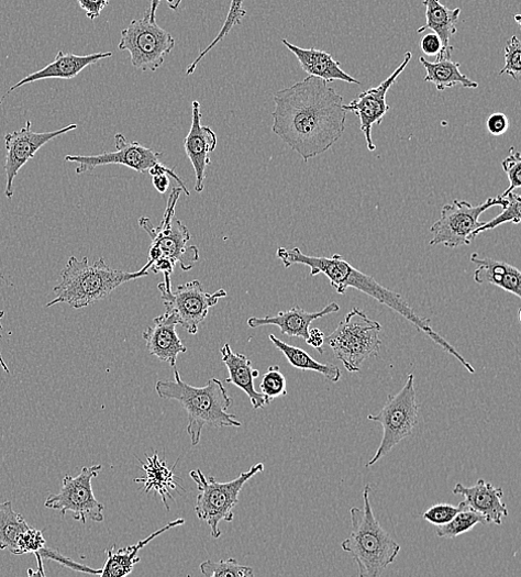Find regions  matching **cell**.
<instances>
[{"mask_svg":"<svg viewBox=\"0 0 521 577\" xmlns=\"http://www.w3.org/2000/svg\"><path fill=\"white\" fill-rule=\"evenodd\" d=\"M274 102L273 133L304 163L331 151L345 133L344 97L321 78L278 90Z\"/></svg>","mask_w":521,"mask_h":577,"instance_id":"6da1fadb","label":"cell"},{"mask_svg":"<svg viewBox=\"0 0 521 577\" xmlns=\"http://www.w3.org/2000/svg\"><path fill=\"white\" fill-rule=\"evenodd\" d=\"M277 258L286 269L293 265H301L310 268L311 277L325 275L330 279L331 286L340 295H345L348 288H354L372 297L403 317L417 330L428 334L444 352L455 357L469 374L474 375L476 373L474 367L454 346L432 328L430 319L417 314L399 293L385 288L372 276L357 270L344 257L340 255H334L331 258L311 257L302 254L299 248L287 249L280 247L277 251Z\"/></svg>","mask_w":521,"mask_h":577,"instance_id":"7a4b0ae2","label":"cell"},{"mask_svg":"<svg viewBox=\"0 0 521 577\" xmlns=\"http://www.w3.org/2000/svg\"><path fill=\"white\" fill-rule=\"evenodd\" d=\"M174 374V380H163L156 384V392L164 400L179 402L187 412V433L192 445L199 444L206 425L242 426L237 417L228 412L233 401L223 381L212 379L204 387L195 388L181 380L176 367Z\"/></svg>","mask_w":521,"mask_h":577,"instance_id":"3957f363","label":"cell"},{"mask_svg":"<svg viewBox=\"0 0 521 577\" xmlns=\"http://www.w3.org/2000/svg\"><path fill=\"white\" fill-rule=\"evenodd\" d=\"M149 269L147 263L137 273H124L111 268L103 258L89 265L86 257L81 260L70 257L60 273L58 286L54 288L56 298L46 307L66 303L74 309L86 308L106 299L124 284L149 276Z\"/></svg>","mask_w":521,"mask_h":577,"instance_id":"277c9868","label":"cell"},{"mask_svg":"<svg viewBox=\"0 0 521 577\" xmlns=\"http://www.w3.org/2000/svg\"><path fill=\"white\" fill-rule=\"evenodd\" d=\"M370 486L364 490V508H352V533L342 543L358 566L361 577H379L392 564L400 545L377 521L370 503Z\"/></svg>","mask_w":521,"mask_h":577,"instance_id":"5b68a950","label":"cell"},{"mask_svg":"<svg viewBox=\"0 0 521 577\" xmlns=\"http://www.w3.org/2000/svg\"><path fill=\"white\" fill-rule=\"evenodd\" d=\"M381 324L372 320L363 310L354 308L337 329L325 336L337 360L351 374H359L363 364L377 358L381 340Z\"/></svg>","mask_w":521,"mask_h":577,"instance_id":"8992f818","label":"cell"},{"mask_svg":"<svg viewBox=\"0 0 521 577\" xmlns=\"http://www.w3.org/2000/svg\"><path fill=\"white\" fill-rule=\"evenodd\" d=\"M180 188H174L164 218L158 226H154L151 219L142 217L138 221L152 240L149 248L151 266L154 263L167 260L173 265H180L181 270L189 271L199 260V251L196 246H188L190 234L187 226L176 217L175 208L181 193Z\"/></svg>","mask_w":521,"mask_h":577,"instance_id":"52a82bcc","label":"cell"},{"mask_svg":"<svg viewBox=\"0 0 521 577\" xmlns=\"http://www.w3.org/2000/svg\"><path fill=\"white\" fill-rule=\"evenodd\" d=\"M263 471L264 465L257 464L228 484L218 482L213 477L206 478L199 469L190 473V478L199 491L195 512L200 520L211 526V534L214 539L222 535L220 529L222 521L232 522L234 520V509L239 504L240 495L245 485Z\"/></svg>","mask_w":521,"mask_h":577,"instance_id":"ba28073f","label":"cell"},{"mask_svg":"<svg viewBox=\"0 0 521 577\" xmlns=\"http://www.w3.org/2000/svg\"><path fill=\"white\" fill-rule=\"evenodd\" d=\"M420 406L417 403L414 376L407 377L402 389L395 396H389L379 413L369 414L368 420L383 426V439L374 457L366 465L375 466L402 440L411 435L419 423Z\"/></svg>","mask_w":521,"mask_h":577,"instance_id":"9c48e42d","label":"cell"},{"mask_svg":"<svg viewBox=\"0 0 521 577\" xmlns=\"http://www.w3.org/2000/svg\"><path fill=\"white\" fill-rule=\"evenodd\" d=\"M506 198L498 196L473 206L465 200H454L442 208L441 218L431 226V246L444 245L448 249L469 246L476 230L484 223L479 217L495 206L505 207Z\"/></svg>","mask_w":521,"mask_h":577,"instance_id":"30bf717a","label":"cell"},{"mask_svg":"<svg viewBox=\"0 0 521 577\" xmlns=\"http://www.w3.org/2000/svg\"><path fill=\"white\" fill-rule=\"evenodd\" d=\"M175 38L151 19L134 20L122 32L119 48L131 54L132 65L142 71H156L175 47Z\"/></svg>","mask_w":521,"mask_h":577,"instance_id":"8fae6325","label":"cell"},{"mask_svg":"<svg viewBox=\"0 0 521 577\" xmlns=\"http://www.w3.org/2000/svg\"><path fill=\"white\" fill-rule=\"evenodd\" d=\"M101 470L102 466L97 465L82 468L76 478L65 476L59 493L51 495L45 507L59 511L63 518L67 512H71L73 519L82 524H86L88 520L96 523L102 522L106 506L97 501L91 487V481Z\"/></svg>","mask_w":521,"mask_h":577,"instance_id":"7c38bea8","label":"cell"},{"mask_svg":"<svg viewBox=\"0 0 521 577\" xmlns=\"http://www.w3.org/2000/svg\"><path fill=\"white\" fill-rule=\"evenodd\" d=\"M158 289L162 292L166 312L171 314L177 323L192 335L197 334L199 325L206 320L210 309L228 296L225 289L215 293L204 292L201 282L198 280L178 286L175 292L171 289H166L162 282L158 285Z\"/></svg>","mask_w":521,"mask_h":577,"instance_id":"4fadbf2b","label":"cell"},{"mask_svg":"<svg viewBox=\"0 0 521 577\" xmlns=\"http://www.w3.org/2000/svg\"><path fill=\"white\" fill-rule=\"evenodd\" d=\"M77 130V125H69L65 129L49 133H34L32 131V122L29 121L26 126L20 131L5 136L7 147V187L5 196L12 199L14 196V182L21 169L32 159L45 145L56 140L59 136L68 134Z\"/></svg>","mask_w":521,"mask_h":577,"instance_id":"5bb4252c","label":"cell"},{"mask_svg":"<svg viewBox=\"0 0 521 577\" xmlns=\"http://www.w3.org/2000/svg\"><path fill=\"white\" fill-rule=\"evenodd\" d=\"M115 145L118 149L115 153H102L97 156H66L65 162L78 164L77 175L107 165H122L145 174L163 158V154L146 148L137 142H129L122 134L115 136Z\"/></svg>","mask_w":521,"mask_h":577,"instance_id":"9a60e30c","label":"cell"},{"mask_svg":"<svg viewBox=\"0 0 521 577\" xmlns=\"http://www.w3.org/2000/svg\"><path fill=\"white\" fill-rule=\"evenodd\" d=\"M412 55L410 52L406 53L403 62L387 79H385L379 86L363 91L358 95L357 99L344 106L347 112H354L359 119L361 131L365 135L369 152L376 151V146L372 138L373 126L380 125L386 113L390 109L386 101L387 92L397 81L402 71H404Z\"/></svg>","mask_w":521,"mask_h":577,"instance_id":"2e32d148","label":"cell"},{"mask_svg":"<svg viewBox=\"0 0 521 577\" xmlns=\"http://www.w3.org/2000/svg\"><path fill=\"white\" fill-rule=\"evenodd\" d=\"M191 109V126L184 141V148L195 170V190L201 192L207 166L211 165L210 154L218 147V136L212 129L201 125L200 102L198 100L192 101Z\"/></svg>","mask_w":521,"mask_h":577,"instance_id":"e0dca14e","label":"cell"},{"mask_svg":"<svg viewBox=\"0 0 521 577\" xmlns=\"http://www.w3.org/2000/svg\"><path fill=\"white\" fill-rule=\"evenodd\" d=\"M176 319L165 312L154 319V325L148 326L143 333L149 354L162 363L175 368L178 356L186 354L187 348L177 334Z\"/></svg>","mask_w":521,"mask_h":577,"instance_id":"ac0fdd59","label":"cell"},{"mask_svg":"<svg viewBox=\"0 0 521 577\" xmlns=\"http://www.w3.org/2000/svg\"><path fill=\"white\" fill-rule=\"evenodd\" d=\"M453 493L464 497V502L472 510L483 515L488 524L501 525L502 520L508 517V509L502 500V489L495 488L483 479L478 480L473 487L457 484L453 489Z\"/></svg>","mask_w":521,"mask_h":577,"instance_id":"d6986e66","label":"cell"},{"mask_svg":"<svg viewBox=\"0 0 521 577\" xmlns=\"http://www.w3.org/2000/svg\"><path fill=\"white\" fill-rule=\"evenodd\" d=\"M340 310L341 307L336 302H332L323 310L317 312H308L300 307L295 306L290 310L280 311L273 317L250 318L248 325L254 329L265 325H276L280 329L282 334L291 337H300L306 341L312 322L339 312Z\"/></svg>","mask_w":521,"mask_h":577,"instance_id":"ffe728a7","label":"cell"},{"mask_svg":"<svg viewBox=\"0 0 521 577\" xmlns=\"http://www.w3.org/2000/svg\"><path fill=\"white\" fill-rule=\"evenodd\" d=\"M113 56V53H97L86 56H78L73 53L65 54L58 52L55 60L47 65L45 68L31 74L25 77L16 85H14L4 96L0 99V103L7 98L8 95L14 90L21 88L24 85L35 82L44 79H65L70 80L76 78L84 69L88 66L98 63L99 60L107 59Z\"/></svg>","mask_w":521,"mask_h":577,"instance_id":"44dd1931","label":"cell"},{"mask_svg":"<svg viewBox=\"0 0 521 577\" xmlns=\"http://www.w3.org/2000/svg\"><path fill=\"white\" fill-rule=\"evenodd\" d=\"M281 43L296 56L301 69L309 76L321 78L328 84L341 80L348 84L361 85L359 80L343 70L341 63L336 62L331 53L315 48L303 49L290 44L286 40H282Z\"/></svg>","mask_w":521,"mask_h":577,"instance_id":"7402d4cb","label":"cell"},{"mask_svg":"<svg viewBox=\"0 0 521 577\" xmlns=\"http://www.w3.org/2000/svg\"><path fill=\"white\" fill-rule=\"evenodd\" d=\"M221 354L222 362L230 374V377L223 382L234 385L243 390L248 396L255 410L264 409L268 406L269 401L267 398L255 389L254 380L259 377V371L253 369L251 360L242 354H235L230 343L223 346Z\"/></svg>","mask_w":521,"mask_h":577,"instance_id":"603a6c76","label":"cell"},{"mask_svg":"<svg viewBox=\"0 0 521 577\" xmlns=\"http://www.w3.org/2000/svg\"><path fill=\"white\" fill-rule=\"evenodd\" d=\"M470 262L477 266L474 280L479 285H494L517 298H521V274L505 263L490 258H480L478 254H472Z\"/></svg>","mask_w":521,"mask_h":577,"instance_id":"cb8c5ba5","label":"cell"},{"mask_svg":"<svg viewBox=\"0 0 521 577\" xmlns=\"http://www.w3.org/2000/svg\"><path fill=\"white\" fill-rule=\"evenodd\" d=\"M426 8V24L419 30V34L432 31L436 33L443 43V49L437 59L452 58L454 47L451 40L457 34V23L461 9L450 10L441 3V0H424Z\"/></svg>","mask_w":521,"mask_h":577,"instance_id":"d4e9b609","label":"cell"},{"mask_svg":"<svg viewBox=\"0 0 521 577\" xmlns=\"http://www.w3.org/2000/svg\"><path fill=\"white\" fill-rule=\"evenodd\" d=\"M184 523H185L184 519H177L173 522H169L167 525H165L160 530L154 532L145 540L140 541L135 545L120 548L119 551H115V547L109 548L107 551L108 561L106 565H103L102 568L100 569L99 576L101 577H124V576L130 575L134 570L136 564L141 562V557L138 556L140 551H142L146 545H148L153 540H155L160 534L176 526L182 525Z\"/></svg>","mask_w":521,"mask_h":577,"instance_id":"484cf974","label":"cell"},{"mask_svg":"<svg viewBox=\"0 0 521 577\" xmlns=\"http://www.w3.org/2000/svg\"><path fill=\"white\" fill-rule=\"evenodd\" d=\"M141 462L146 477L135 479L134 482L145 484L144 491L146 493H149L151 491L157 492L162 497V501L166 510L169 511L167 499L175 501L171 496V491H179V478H177L174 474L177 462L170 469L166 465V459H160L157 452H155L152 456H147V464H145L143 461Z\"/></svg>","mask_w":521,"mask_h":577,"instance_id":"4316f807","label":"cell"},{"mask_svg":"<svg viewBox=\"0 0 521 577\" xmlns=\"http://www.w3.org/2000/svg\"><path fill=\"white\" fill-rule=\"evenodd\" d=\"M421 64L426 68L428 76L424 81L432 82L439 91L462 85L466 89L478 88L479 84L468 78L461 71V63L452 62V58L437 59L434 63L426 58H420Z\"/></svg>","mask_w":521,"mask_h":577,"instance_id":"83f0119b","label":"cell"},{"mask_svg":"<svg viewBox=\"0 0 521 577\" xmlns=\"http://www.w3.org/2000/svg\"><path fill=\"white\" fill-rule=\"evenodd\" d=\"M269 340L274 343L276 348L285 356L289 365L301 371H314L324 376L333 384H337L342 378V370L331 364H321L312 359L306 352L297 348V346L287 344L279 340L276 335L269 334Z\"/></svg>","mask_w":521,"mask_h":577,"instance_id":"f1b7e54d","label":"cell"},{"mask_svg":"<svg viewBox=\"0 0 521 577\" xmlns=\"http://www.w3.org/2000/svg\"><path fill=\"white\" fill-rule=\"evenodd\" d=\"M30 529L24 517L14 511L11 501L0 504V550L16 554L21 539Z\"/></svg>","mask_w":521,"mask_h":577,"instance_id":"f546056e","label":"cell"},{"mask_svg":"<svg viewBox=\"0 0 521 577\" xmlns=\"http://www.w3.org/2000/svg\"><path fill=\"white\" fill-rule=\"evenodd\" d=\"M477 524L488 525V522L464 502L463 509L451 522L437 526V535L444 539H455L472 531Z\"/></svg>","mask_w":521,"mask_h":577,"instance_id":"4dcf8cb0","label":"cell"},{"mask_svg":"<svg viewBox=\"0 0 521 577\" xmlns=\"http://www.w3.org/2000/svg\"><path fill=\"white\" fill-rule=\"evenodd\" d=\"M244 2L245 0H232V4L230 8V12L228 15V19L217 36V38L211 43V45H208L199 55L198 57L187 67L186 75L190 76L195 73L198 64L204 58V56L210 53L212 49H214L231 32L235 26H241L242 21L244 18H246L247 12L244 10Z\"/></svg>","mask_w":521,"mask_h":577,"instance_id":"1f68e13d","label":"cell"},{"mask_svg":"<svg viewBox=\"0 0 521 577\" xmlns=\"http://www.w3.org/2000/svg\"><path fill=\"white\" fill-rule=\"evenodd\" d=\"M200 570L207 577H253L254 570L251 566L240 564L235 558L219 562L208 559L200 564Z\"/></svg>","mask_w":521,"mask_h":577,"instance_id":"d6a6232c","label":"cell"},{"mask_svg":"<svg viewBox=\"0 0 521 577\" xmlns=\"http://www.w3.org/2000/svg\"><path fill=\"white\" fill-rule=\"evenodd\" d=\"M506 198L507 203L500 214H498L496 218L488 222H484L477 230L474 235V238H476L478 235L486 233V231L492 230L503 223L511 222L514 224H519L521 221V198L518 192H510L506 196H501Z\"/></svg>","mask_w":521,"mask_h":577,"instance_id":"836d02e7","label":"cell"},{"mask_svg":"<svg viewBox=\"0 0 521 577\" xmlns=\"http://www.w3.org/2000/svg\"><path fill=\"white\" fill-rule=\"evenodd\" d=\"M35 556L37 557V561H38V570L35 572L34 575L45 576V572H44V568H43V561L44 559L57 562L58 564H60V565H63V566H65L67 568H70L73 570L80 572V573H84V574H92V575H99L100 574V569H92V568H90L88 566H85V565H82L80 563H77V562L73 561L71 558L66 557L65 555H63L58 550L49 548L46 545L41 551L35 553Z\"/></svg>","mask_w":521,"mask_h":577,"instance_id":"e575fe53","label":"cell"},{"mask_svg":"<svg viewBox=\"0 0 521 577\" xmlns=\"http://www.w3.org/2000/svg\"><path fill=\"white\" fill-rule=\"evenodd\" d=\"M260 393L267 398L269 403L276 398L287 395V380L278 366L269 367L264 375L260 384Z\"/></svg>","mask_w":521,"mask_h":577,"instance_id":"d590c367","label":"cell"},{"mask_svg":"<svg viewBox=\"0 0 521 577\" xmlns=\"http://www.w3.org/2000/svg\"><path fill=\"white\" fill-rule=\"evenodd\" d=\"M509 75L516 81L521 74V43L517 36H512L505 46V67L499 71V76Z\"/></svg>","mask_w":521,"mask_h":577,"instance_id":"8d00e7d4","label":"cell"},{"mask_svg":"<svg viewBox=\"0 0 521 577\" xmlns=\"http://www.w3.org/2000/svg\"><path fill=\"white\" fill-rule=\"evenodd\" d=\"M509 152L508 157L501 163L509 180V187L501 196H506L521 186V155L513 147Z\"/></svg>","mask_w":521,"mask_h":577,"instance_id":"74e56055","label":"cell"},{"mask_svg":"<svg viewBox=\"0 0 521 577\" xmlns=\"http://www.w3.org/2000/svg\"><path fill=\"white\" fill-rule=\"evenodd\" d=\"M464 502L459 506L447 503L435 504L422 514L428 522L441 526L451 522L455 515L463 509Z\"/></svg>","mask_w":521,"mask_h":577,"instance_id":"f35d334b","label":"cell"},{"mask_svg":"<svg viewBox=\"0 0 521 577\" xmlns=\"http://www.w3.org/2000/svg\"><path fill=\"white\" fill-rule=\"evenodd\" d=\"M46 545L42 531L31 528L21 539L16 555L37 553Z\"/></svg>","mask_w":521,"mask_h":577,"instance_id":"ab89813d","label":"cell"},{"mask_svg":"<svg viewBox=\"0 0 521 577\" xmlns=\"http://www.w3.org/2000/svg\"><path fill=\"white\" fill-rule=\"evenodd\" d=\"M111 0H77L81 11L85 12L87 19L95 21L106 10Z\"/></svg>","mask_w":521,"mask_h":577,"instance_id":"60d3db41","label":"cell"},{"mask_svg":"<svg viewBox=\"0 0 521 577\" xmlns=\"http://www.w3.org/2000/svg\"><path fill=\"white\" fill-rule=\"evenodd\" d=\"M487 130L492 136H501L509 129L507 115L502 112L491 113L487 120Z\"/></svg>","mask_w":521,"mask_h":577,"instance_id":"b9f144b4","label":"cell"},{"mask_svg":"<svg viewBox=\"0 0 521 577\" xmlns=\"http://www.w3.org/2000/svg\"><path fill=\"white\" fill-rule=\"evenodd\" d=\"M421 49L426 56H439L443 49V43L436 33H431L422 37Z\"/></svg>","mask_w":521,"mask_h":577,"instance_id":"7bdbcfd3","label":"cell"},{"mask_svg":"<svg viewBox=\"0 0 521 577\" xmlns=\"http://www.w3.org/2000/svg\"><path fill=\"white\" fill-rule=\"evenodd\" d=\"M325 333L319 329H309L308 337L306 343L311 346V348L317 349L321 355H324V344H325Z\"/></svg>","mask_w":521,"mask_h":577,"instance_id":"ee69618b","label":"cell"},{"mask_svg":"<svg viewBox=\"0 0 521 577\" xmlns=\"http://www.w3.org/2000/svg\"><path fill=\"white\" fill-rule=\"evenodd\" d=\"M162 2L163 0H151V7L147 11L149 12L151 19L153 21H156V12ZM166 2L168 4V8L171 11L176 12L181 3V0H166Z\"/></svg>","mask_w":521,"mask_h":577,"instance_id":"f6af8a7d","label":"cell"},{"mask_svg":"<svg viewBox=\"0 0 521 577\" xmlns=\"http://www.w3.org/2000/svg\"><path fill=\"white\" fill-rule=\"evenodd\" d=\"M153 185L159 193L164 195L169 188V176L166 174L153 176Z\"/></svg>","mask_w":521,"mask_h":577,"instance_id":"bcb514c9","label":"cell"},{"mask_svg":"<svg viewBox=\"0 0 521 577\" xmlns=\"http://www.w3.org/2000/svg\"><path fill=\"white\" fill-rule=\"evenodd\" d=\"M5 317V311L0 309V331L3 330V325H2V319ZM0 337H2V335H0ZM0 367L3 368V370L7 373V374H10L11 370L9 368V366L7 365L4 358H3V355H2V352H0Z\"/></svg>","mask_w":521,"mask_h":577,"instance_id":"7dc6e473","label":"cell"},{"mask_svg":"<svg viewBox=\"0 0 521 577\" xmlns=\"http://www.w3.org/2000/svg\"><path fill=\"white\" fill-rule=\"evenodd\" d=\"M0 278H2L3 280H5L4 277H3L2 275H0Z\"/></svg>","mask_w":521,"mask_h":577,"instance_id":"c3c4849f","label":"cell"}]
</instances>
